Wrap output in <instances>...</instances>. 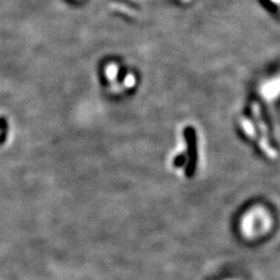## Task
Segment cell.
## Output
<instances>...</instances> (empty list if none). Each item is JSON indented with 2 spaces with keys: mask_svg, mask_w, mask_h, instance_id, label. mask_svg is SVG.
Segmentation results:
<instances>
[{
  "mask_svg": "<svg viewBox=\"0 0 280 280\" xmlns=\"http://www.w3.org/2000/svg\"><path fill=\"white\" fill-rule=\"evenodd\" d=\"M134 84H135V77L132 74H129L125 78L124 85L128 87V89H130V87H132Z\"/></svg>",
  "mask_w": 280,
  "mask_h": 280,
  "instance_id": "277c9868",
  "label": "cell"
},
{
  "mask_svg": "<svg viewBox=\"0 0 280 280\" xmlns=\"http://www.w3.org/2000/svg\"><path fill=\"white\" fill-rule=\"evenodd\" d=\"M117 73H118V67L115 63H110V65L106 68V77L110 80V82L114 83Z\"/></svg>",
  "mask_w": 280,
  "mask_h": 280,
  "instance_id": "3957f363",
  "label": "cell"
},
{
  "mask_svg": "<svg viewBox=\"0 0 280 280\" xmlns=\"http://www.w3.org/2000/svg\"><path fill=\"white\" fill-rule=\"evenodd\" d=\"M184 1H189V0H184Z\"/></svg>",
  "mask_w": 280,
  "mask_h": 280,
  "instance_id": "5b68a950",
  "label": "cell"
},
{
  "mask_svg": "<svg viewBox=\"0 0 280 280\" xmlns=\"http://www.w3.org/2000/svg\"><path fill=\"white\" fill-rule=\"evenodd\" d=\"M241 126H242L243 130L248 137L251 138V139H257V131L254 130V127L249 119L246 118V117H243L241 119Z\"/></svg>",
  "mask_w": 280,
  "mask_h": 280,
  "instance_id": "7a4b0ae2",
  "label": "cell"
},
{
  "mask_svg": "<svg viewBox=\"0 0 280 280\" xmlns=\"http://www.w3.org/2000/svg\"><path fill=\"white\" fill-rule=\"evenodd\" d=\"M252 113H253V117L255 119V122H257L258 128H259V131L261 133V138L259 140V145L261 147V149H262L263 153L267 155V157L271 158V159H276L277 158V151L271 147V145L269 143V134H268V128L263 122V119L261 117V109L258 103H253L252 104Z\"/></svg>",
  "mask_w": 280,
  "mask_h": 280,
  "instance_id": "6da1fadb",
  "label": "cell"
}]
</instances>
